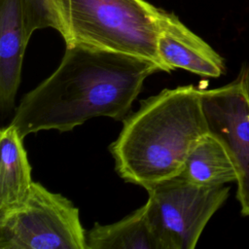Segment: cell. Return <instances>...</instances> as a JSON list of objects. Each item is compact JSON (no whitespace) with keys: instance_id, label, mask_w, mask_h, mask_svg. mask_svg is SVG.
<instances>
[{"instance_id":"8992f818","label":"cell","mask_w":249,"mask_h":249,"mask_svg":"<svg viewBox=\"0 0 249 249\" xmlns=\"http://www.w3.org/2000/svg\"><path fill=\"white\" fill-rule=\"evenodd\" d=\"M208 132L228 152L236 171V198L249 216V70L243 66L231 83L201 90Z\"/></svg>"},{"instance_id":"8fae6325","label":"cell","mask_w":249,"mask_h":249,"mask_svg":"<svg viewBox=\"0 0 249 249\" xmlns=\"http://www.w3.org/2000/svg\"><path fill=\"white\" fill-rule=\"evenodd\" d=\"M180 175L194 184L209 187L236 182L237 179L225 147L209 132L192 148Z\"/></svg>"},{"instance_id":"3957f363","label":"cell","mask_w":249,"mask_h":249,"mask_svg":"<svg viewBox=\"0 0 249 249\" xmlns=\"http://www.w3.org/2000/svg\"><path fill=\"white\" fill-rule=\"evenodd\" d=\"M162 10L145 0H69L72 44L135 56L163 66L158 54Z\"/></svg>"},{"instance_id":"5b68a950","label":"cell","mask_w":249,"mask_h":249,"mask_svg":"<svg viewBox=\"0 0 249 249\" xmlns=\"http://www.w3.org/2000/svg\"><path fill=\"white\" fill-rule=\"evenodd\" d=\"M148 217L161 249H194L230 188L200 186L178 175L146 188Z\"/></svg>"},{"instance_id":"9c48e42d","label":"cell","mask_w":249,"mask_h":249,"mask_svg":"<svg viewBox=\"0 0 249 249\" xmlns=\"http://www.w3.org/2000/svg\"><path fill=\"white\" fill-rule=\"evenodd\" d=\"M32 184L23 138L10 124L0 132V213L23 202Z\"/></svg>"},{"instance_id":"277c9868","label":"cell","mask_w":249,"mask_h":249,"mask_svg":"<svg viewBox=\"0 0 249 249\" xmlns=\"http://www.w3.org/2000/svg\"><path fill=\"white\" fill-rule=\"evenodd\" d=\"M1 249H87L79 209L33 182L19 205L0 213Z\"/></svg>"},{"instance_id":"7c38bea8","label":"cell","mask_w":249,"mask_h":249,"mask_svg":"<svg viewBox=\"0 0 249 249\" xmlns=\"http://www.w3.org/2000/svg\"><path fill=\"white\" fill-rule=\"evenodd\" d=\"M20 2L28 39L34 31L51 27L59 32L66 47L71 46L69 0H20Z\"/></svg>"},{"instance_id":"6da1fadb","label":"cell","mask_w":249,"mask_h":249,"mask_svg":"<svg viewBox=\"0 0 249 249\" xmlns=\"http://www.w3.org/2000/svg\"><path fill=\"white\" fill-rule=\"evenodd\" d=\"M160 71L148 60L83 45L66 47L57 68L27 92L11 124L19 135L72 130L95 117L124 121L144 81Z\"/></svg>"},{"instance_id":"7a4b0ae2","label":"cell","mask_w":249,"mask_h":249,"mask_svg":"<svg viewBox=\"0 0 249 249\" xmlns=\"http://www.w3.org/2000/svg\"><path fill=\"white\" fill-rule=\"evenodd\" d=\"M123 122L110 145L115 168L124 181L145 189L180 175L192 148L208 133L201 90L192 85L142 100Z\"/></svg>"},{"instance_id":"30bf717a","label":"cell","mask_w":249,"mask_h":249,"mask_svg":"<svg viewBox=\"0 0 249 249\" xmlns=\"http://www.w3.org/2000/svg\"><path fill=\"white\" fill-rule=\"evenodd\" d=\"M87 249H161L144 204L118 222L87 231Z\"/></svg>"},{"instance_id":"52a82bcc","label":"cell","mask_w":249,"mask_h":249,"mask_svg":"<svg viewBox=\"0 0 249 249\" xmlns=\"http://www.w3.org/2000/svg\"><path fill=\"white\" fill-rule=\"evenodd\" d=\"M158 54L164 72L180 68L199 76L218 78L225 71L222 56L174 14L165 11L160 18Z\"/></svg>"},{"instance_id":"ba28073f","label":"cell","mask_w":249,"mask_h":249,"mask_svg":"<svg viewBox=\"0 0 249 249\" xmlns=\"http://www.w3.org/2000/svg\"><path fill=\"white\" fill-rule=\"evenodd\" d=\"M28 41L20 0H0V108L3 113L14 108Z\"/></svg>"}]
</instances>
